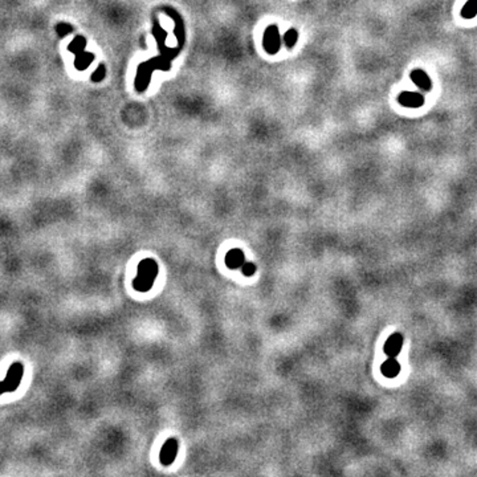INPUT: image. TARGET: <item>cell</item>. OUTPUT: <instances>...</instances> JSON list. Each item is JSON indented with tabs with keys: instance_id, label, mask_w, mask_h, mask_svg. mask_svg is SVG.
Returning <instances> with one entry per match:
<instances>
[{
	"instance_id": "10",
	"label": "cell",
	"mask_w": 477,
	"mask_h": 477,
	"mask_svg": "<svg viewBox=\"0 0 477 477\" xmlns=\"http://www.w3.org/2000/svg\"><path fill=\"white\" fill-rule=\"evenodd\" d=\"M477 15V0H468L461 8V16L464 19H472Z\"/></svg>"
},
{
	"instance_id": "8",
	"label": "cell",
	"mask_w": 477,
	"mask_h": 477,
	"mask_svg": "<svg viewBox=\"0 0 477 477\" xmlns=\"http://www.w3.org/2000/svg\"><path fill=\"white\" fill-rule=\"evenodd\" d=\"M411 80L424 92L431 91V87H432L431 78L428 77V74L424 71H422V69H415V71L411 72Z\"/></svg>"
},
{
	"instance_id": "5",
	"label": "cell",
	"mask_w": 477,
	"mask_h": 477,
	"mask_svg": "<svg viewBox=\"0 0 477 477\" xmlns=\"http://www.w3.org/2000/svg\"><path fill=\"white\" fill-rule=\"evenodd\" d=\"M264 47L271 54H275L280 49V36L277 27L272 25L265 31L264 35Z\"/></svg>"
},
{
	"instance_id": "6",
	"label": "cell",
	"mask_w": 477,
	"mask_h": 477,
	"mask_svg": "<svg viewBox=\"0 0 477 477\" xmlns=\"http://www.w3.org/2000/svg\"><path fill=\"white\" fill-rule=\"evenodd\" d=\"M244 262H246V255H244V252H243L242 249H231V251L225 255V265L228 266L229 269L242 268Z\"/></svg>"
},
{
	"instance_id": "9",
	"label": "cell",
	"mask_w": 477,
	"mask_h": 477,
	"mask_svg": "<svg viewBox=\"0 0 477 477\" xmlns=\"http://www.w3.org/2000/svg\"><path fill=\"white\" fill-rule=\"evenodd\" d=\"M380 370H382V374H383L384 376H387V378H395L400 371V365L395 361L394 356H390V358L382 365Z\"/></svg>"
},
{
	"instance_id": "4",
	"label": "cell",
	"mask_w": 477,
	"mask_h": 477,
	"mask_svg": "<svg viewBox=\"0 0 477 477\" xmlns=\"http://www.w3.org/2000/svg\"><path fill=\"white\" fill-rule=\"evenodd\" d=\"M398 101L400 105H403L406 108H420L424 104L426 98L423 94L416 93V92H403L398 96Z\"/></svg>"
},
{
	"instance_id": "1",
	"label": "cell",
	"mask_w": 477,
	"mask_h": 477,
	"mask_svg": "<svg viewBox=\"0 0 477 477\" xmlns=\"http://www.w3.org/2000/svg\"><path fill=\"white\" fill-rule=\"evenodd\" d=\"M158 276V264L153 259L142 260L138 265L137 277L133 281V286L138 292H147L153 288L155 279Z\"/></svg>"
},
{
	"instance_id": "3",
	"label": "cell",
	"mask_w": 477,
	"mask_h": 477,
	"mask_svg": "<svg viewBox=\"0 0 477 477\" xmlns=\"http://www.w3.org/2000/svg\"><path fill=\"white\" fill-rule=\"evenodd\" d=\"M178 448L179 444L176 439H174V437L167 439L166 443L163 444V447H162L161 455H159L161 463L163 465H171L174 463L175 457H176V454H178Z\"/></svg>"
},
{
	"instance_id": "11",
	"label": "cell",
	"mask_w": 477,
	"mask_h": 477,
	"mask_svg": "<svg viewBox=\"0 0 477 477\" xmlns=\"http://www.w3.org/2000/svg\"><path fill=\"white\" fill-rule=\"evenodd\" d=\"M297 32L294 29H290L289 32H288V34L285 35V41H286V45H288V47L289 48H292L293 45H294V43H296L297 41Z\"/></svg>"
},
{
	"instance_id": "12",
	"label": "cell",
	"mask_w": 477,
	"mask_h": 477,
	"mask_svg": "<svg viewBox=\"0 0 477 477\" xmlns=\"http://www.w3.org/2000/svg\"><path fill=\"white\" fill-rule=\"evenodd\" d=\"M242 271L244 276H252L256 272V265L253 262H244L242 266Z\"/></svg>"
},
{
	"instance_id": "2",
	"label": "cell",
	"mask_w": 477,
	"mask_h": 477,
	"mask_svg": "<svg viewBox=\"0 0 477 477\" xmlns=\"http://www.w3.org/2000/svg\"><path fill=\"white\" fill-rule=\"evenodd\" d=\"M24 375V366L23 363L16 362L8 370V374L6 379L0 382V395L4 393H12L19 387L21 379Z\"/></svg>"
},
{
	"instance_id": "7",
	"label": "cell",
	"mask_w": 477,
	"mask_h": 477,
	"mask_svg": "<svg viewBox=\"0 0 477 477\" xmlns=\"http://www.w3.org/2000/svg\"><path fill=\"white\" fill-rule=\"evenodd\" d=\"M403 346V337L400 334H393L384 343V353L389 356H395L400 353V349Z\"/></svg>"
}]
</instances>
